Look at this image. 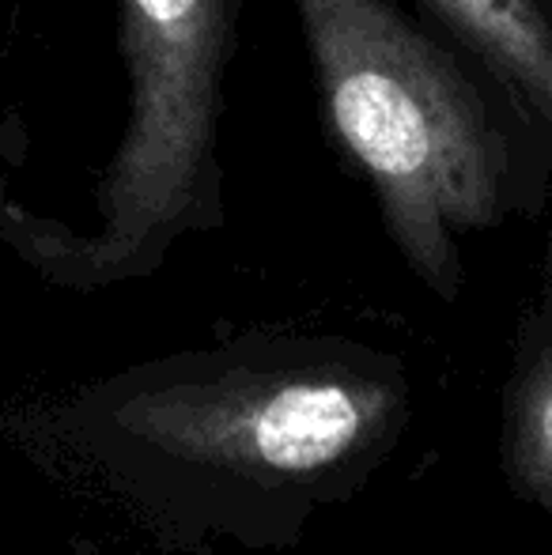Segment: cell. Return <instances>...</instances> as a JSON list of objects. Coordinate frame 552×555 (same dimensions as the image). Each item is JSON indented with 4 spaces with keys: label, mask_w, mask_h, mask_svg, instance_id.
<instances>
[{
    "label": "cell",
    "mask_w": 552,
    "mask_h": 555,
    "mask_svg": "<svg viewBox=\"0 0 552 555\" xmlns=\"http://www.w3.org/2000/svg\"><path fill=\"white\" fill-rule=\"evenodd\" d=\"M413 409L398 351L254 330L91 382L61 424L167 548L287 552L378 480Z\"/></svg>",
    "instance_id": "6da1fadb"
},
{
    "label": "cell",
    "mask_w": 552,
    "mask_h": 555,
    "mask_svg": "<svg viewBox=\"0 0 552 555\" xmlns=\"http://www.w3.org/2000/svg\"><path fill=\"white\" fill-rule=\"evenodd\" d=\"M341 163L427 295L465 292L462 238L552 208V137L413 0H292Z\"/></svg>",
    "instance_id": "7a4b0ae2"
},
{
    "label": "cell",
    "mask_w": 552,
    "mask_h": 555,
    "mask_svg": "<svg viewBox=\"0 0 552 555\" xmlns=\"http://www.w3.org/2000/svg\"><path fill=\"white\" fill-rule=\"evenodd\" d=\"M239 4L118 0L129 114L95 185V231L46 220L0 193V234L50 284L103 292L144 280L182 238L228 223L220 129Z\"/></svg>",
    "instance_id": "3957f363"
},
{
    "label": "cell",
    "mask_w": 552,
    "mask_h": 555,
    "mask_svg": "<svg viewBox=\"0 0 552 555\" xmlns=\"http://www.w3.org/2000/svg\"><path fill=\"white\" fill-rule=\"evenodd\" d=\"M496 461L503 488L518 503L552 514V223L541 242L538 287L523 302L511 333Z\"/></svg>",
    "instance_id": "277c9868"
},
{
    "label": "cell",
    "mask_w": 552,
    "mask_h": 555,
    "mask_svg": "<svg viewBox=\"0 0 552 555\" xmlns=\"http://www.w3.org/2000/svg\"><path fill=\"white\" fill-rule=\"evenodd\" d=\"M518 91L552 137V0H413Z\"/></svg>",
    "instance_id": "5b68a950"
}]
</instances>
